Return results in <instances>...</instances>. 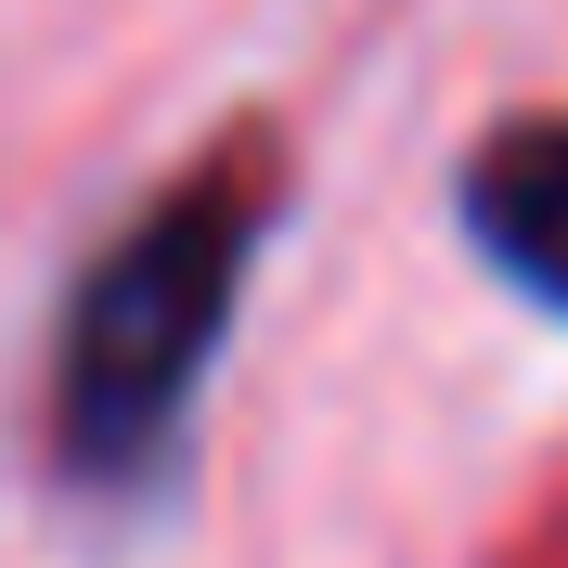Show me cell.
Wrapping results in <instances>:
<instances>
[{
    "instance_id": "cell-2",
    "label": "cell",
    "mask_w": 568,
    "mask_h": 568,
    "mask_svg": "<svg viewBox=\"0 0 568 568\" xmlns=\"http://www.w3.org/2000/svg\"><path fill=\"white\" fill-rule=\"evenodd\" d=\"M465 246L517 297L568 311V116H517L465 155Z\"/></svg>"
},
{
    "instance_id": "cell-1",
    "label": "cell",
    "mask_w": 568,
    "mask_h": 568,
    "mask_svg": "<svg viewBox=\"0 0 568 568\" xmlns=\"http://www.w3.org/2000/svg\"><path fill=\"white\" fill-rule=\"evenodd\" d=\"M258 233H272V181L220 155L91 246V272L65 284V323H52V465L78 491H155L181 465L220 336L246 311Z\"/></svg>"
}]
</instances>
